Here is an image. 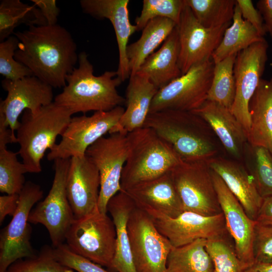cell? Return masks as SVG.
<instances>
[{
  "label": "cell",
  "instance_id": "6da1fadb",
  "mask_svg": "<svg viewBox=\"0 0 272 272\" xmlns=\"http://www.w3.org/2000/svg\"><path fill=\"white\" fill-rule=\"evenodd\" d=\"M14 35L19 40L15 58L51 87L63 88L66 76L78 61L71 33L56 24L31 26Z\"/></svg>",
  "mask_w": 272,
  "mask_h": 272
},
{
  "label": "cell",
  "instance_id": "7a4b0ae2",
  "mask_svg": "<svg viewBox=\"0 0 272 272\" xmlns=\"http://www.w3.org/2000/svg\"><path fill=\"white\" fill-rule=\"evenodd\" d=\"M144 126L154 130L182 161H207L220 156L218 138L208 124L192 112L167 109L151 113Z\"/></svg>",
  "mask_w": 272,
  "mask_h": 272
},
{
  "label": "cell",
  "instance_id": "3957f363",
  "mask_svg": "<svg viewBox=\"0 0 272 272\" xmlns=\"http://www.w3.org/2000/svg\"><path fill=\"white\" fill-rule=\"evenodd\" d=\"M79 65L66 77V85L54 101L73 114L90 111H107L122 106L125 99L117 87L122 82L116 71H106L100 76L93 74V66L88 54L82 51L78 55Z\"/></svg>",
  "mask_w": 272,
  "mask_h": 272
},
{
  "label": "cell",
  "instance_id": "277c9868",
  "mask_svg": "<svg viewBox=\"0 0 272 272\" xmlns=\"http://www.w3.org/2000/svg\"><path fill=\"white\" fill-rule=\"evenodd\" d=\"M73 113L68 109L56 103L42 107L32 113L25 110L16 130L19 154L28 173L41 171V161L47 150L56 144L58 135H61Z\"/></svg>",
  "mask_w": 272,
  "mask_h": 272
},
{
  "label": "cell",
  "instance_id": "5b68a950",
  "mask_svg": "<svg viewBox=\"0 0 272 272\" xmlns=\"http://www.w3.org/2000/svg\"><path fill=\"white\" fill-rule=\"evenodd\" d=\"M128 154L120 181L121 190L159 177L182 160L152 129L143 126L127 134Z\"/></svg>",
  "mask_w": 272,
  "mask_h": 272
},
{
  "label": "cell",
  "instance_id": "8992f818",
  "mask_svg": "<svg viewBox=\"0 0 272 272\" xmlns=\"http://www.w3.org/2000/svg\"><path fill=\"white\" fill-rule=\"evenodd\" d=\"M116 241L114 224L107 213L96 208L75 219L66 236V244L75 253L111 269Z\"/></svg>",
  "mask_w": 272,
  "mask_h": 272
},
{
  "label": "cell",
  "instance_id": "52a82bcc",
  "mask_svg": "<svg viewBox=\"0 0 272 272\" xmlns=\"http://www.w3.org/2000/svg\"><path fill=\"white\" fill-rule=\"evenodd\" d=\"M54 161V175L51 187L45 198L30 213V223L43 225L48 231L52 246L64 243L66 233L75 220L68 200L66 183L70 159Z\"/></svg>",
  "mask_w": 272,
  "mask_h": 272
},
{
  "label": "cell",
  "instance_id": "ba28073f",
  "mask_svg": "<svg viewBox=\"0 0 272 272\" xmlns=\"http://www.w3.org/2000/svg\"><path fill=\"white\" fill-rule=\"evenodd\" d=\"M43 196L39 185L26 182L19 194L15 213L1 232L0 272H7L9 267L19 259L33 257L37 254L31 244L32 228L28 218L33 207Z\"/></svg>",
  "mask_w": 272,
  "mask_h": 272
},
{
  "label": "cell",
  "instance_id": "9c48e42d",
  "mask_svg": "<svg viewBox=\"0 0 272 272\" xmlns=\"http://www.w3.org/2000/svg\"><path fill=\"white\" fill-rule=\"evenodd\" d=\"M214 65L212 58L195 64L159 89L149 113L167 109L193 111L200 107L207 99Z\"/></svg>",
  "mask_w": 272,
  "mask_h": 272
},
{
  "label": "cell",
  "instance_id": "30bf717a",
  "mask_svg": "<svg viewBox=\"0 0 272 272\" xmlns=\"http://www.w3.org/2000/svg\"><path fill=\"white\" fill-rule=\"evenodd\" d=\"M170 174L184 211L206 216L222 213L207 161H182Z\"/></svg>",
  "mask_w": 272,
  "mask_h": 272
},
{
  "label": "cell",
  "instance_id": "8fae6325",
  "mask_svg": "<svg viewBox=\"0 0 272 272\" xmlns=\"http://www.w3.org/2000/svg\"><path fill=\"white\" fill-rule=\"evenodd\" d=\"M127 231L137 272H167V258L173 247L149 215L135 206L129 216Z\"/></svg>",
  "mask_w": 272,
  "mask_h": 272
},
{
  "label": "cell",
  "instance_id": "7c38bea8",
  "mask_svg": "<svg viewBox=\"0 0 272 272\" xmlns=\"http://www.w3.org/2000/svg\"><path fill=\"white\" fill-rule=\"evenodd\" d=\"M124 110L119 106L107 111L94 112L91 116L73 117L61 135L60 142L49 150L47 160L85 155L90 146L117 125Z\"/></svg>",
  "mask_w": 272,
  "mask_h": 272
},
{
  "label": "cell",
  "instance_id": "4fadbf2b",
  "mask_svg": "<svg viewBox=\"0 0 272 272\" xmlns=\"http://www.w3.org/2000/svg\"><path fill=\"white\" fill-rule=\"evenodd\" d=\"M127 134L115 132L103 137L90 146L85 153L99 172L97 208L103 213H107L110 199L121 190V175L128 154Z\"/></svg>",
  "mask_w": 272,
  "mask_h": 272
},
{
  "label": "cell",
  "instance_id": "5bb4252c",
  "mask_svg": "<svg viewBox=\"0 0 272 272\" xmlns=\"http://www.w3.org/2000/svg\"><path fill=\"white\" fill-rule=\"evenodd\" d=\"M268 45L264 39L237 54L234 66L235 81L234 100L231 113L248 133L250 126L249 103L264 71Z\"/></svg>",
  "mask_w": 272,
  "mask_h": 272
},
{
  "label": "cell",
  "instance_id": "9a60e30c",
  "mask_svg": "<svg viewBox=\"0 0 272 272\" xmlns=\"http://www.w3.org/2000/svg\"><path fill=\"white\" fill-rule=\"evenodd\" d=\"M159 232L173 247H180L198 239L206 240L228 233L223 214L206 216L184 211L172 218L154 210H146Z\"/></svg>",
  "mask_w": 272,
  "mask_h": 272
},
{
  "label": "cell",
  "instance_id": "2e32d148",
  "mask_svg": "<svg viewBox=\"0 0 272 272\" xmlns=\"http://www.w3.org/2000/svg\"><path fill=\"white\" fill-rule=\"evenodd\" d=\"M230 24L215 28L203 27L184 1L180 19L176 25L180 45L179 66L182 75L193 65L212 58Z\"/></svg>",
  "mask_w": 272,
  "mask_h": 272
},
{
  "label": "cell",
  "instance_id": "e0dca14e",
  "mask_svg": "<svg viewBox=\"0 0 272 272\" xmlns=\"http://www.w3.org/2000/svg\"><path fill=\"white\" fill-rule=\"evenodd\" d=\"M2 86L7 96L0 102V119L14 134L22 113H34L53 102L52 87L33 76L16 81L5 79Z\"/></svg>",
  "mask_w": 272,
  "mask_h": 272
},
{
  "label": "cell",
  "instance_id": "ac0fdd59",
  "mask_svg": "<svg viewBox=\"0 0 272 272\" xmlns=\"http://www.w3.org/2000/svg\"><path fill=\"white\" fill-rule=\"evenodd\" d=\"M211 173L227 231L238 256L246 268L255 262L253 244L257 222L249 218L221 177L212 169Z\"/></svg>",
  "mask_w": 272,
  "mask_h": 272
},
{
  "label": "cell",
  "instance_id": "d6986e66",
  "mask_svg": "<svg viewBox=\"0 0 272 272\" xmlns=\"http://www.w3.org/2000/svg\"><path fill=\"white\" fill-rule=\"evenodd\" d=\"M100 187L98 170L86 154L72 157L66 188L75 219L85 216L97 208Z\"/></svg>",
  "mask_w": 272,
  "mask_h": 272
},
{
  "label": "cell",
  "instance_id": "ffe728a7",
  "mask_svg": "<svg viewBox=\"0 0 272 272\" xmlns=\"http://www.w3.org/2000/svg\"><path fill=\"white\" fill-rule=\"evenodd\" d=\"M128 0H81L84 13L98 19H107L112 24L116 35L119 54L117 77L123 82L130 78L126 49L130 37L137 31L131 24Z\"/></svg>",
  "mask_w": 272,
  "mask_h": 272
},
{
  "label": "cell",
  "instance_id": "44dd1931",
  "mask_svg": "<svg viewBox=\"0 0 272 272\" xmlns=\"http://www.w3.org/2000/svg\"><path fill=\"white\" fill-rule=\"evenodd\" d=\"M207 162L239 200L249 218L256 221L263 198L243 162L221 155Z\"/></svg>",
  "mask_w": 272,
  "mask_h": 272
},
{
  "label": "cell",
  "instance_id": "7402d4cb",
  "mask_svg": "<svg viewBox=\"0 0 272 272\" xmlns=\"http://www.w3.org/2000/svg\"><path fill=\"white\" fill-rule=\"evenodd\" d=\"M191 112L208 124L231 158L242 161L248 143L247 133L230 109L206 100L200 107Z\"/></svg>",
  "mask_w": 272,
  "mask_h": 272
},
{
  "label": "cell",
  "instance_id": "603a6c76",
  "mask_svg": "<svg viewBox=\"0 0 272 272\" xmlns=\"http://www.w3.org/2000/svg\"><path fill=\"white\" fill-rule=\"evenodd\" d=\"M124 191L136 207L143 211L154 210L172 218L184 212L170 171L156 178L137 184Z\"/></svg>",
  "mask_w": 272,
  "mask_h": 272
},
{
  "label": "cell",
  "instance_id": "cb8c5ba5",
  "mask_svg": "<svg viewBox=\"0 0 272 272\" xmlns=\"http://www.w3.org/2000/svg\"><path fill=\"white\" fill-rule=\"evenodd\" d=\"M159 90L146 77L136 74L129 78L125 95L126 108L110 134H125L144 126L152 102Z\"/></svg>",
  "mask_w": 272,
  "mask_h": 272
},
{
  "label": "cell",
  "instance_id": "d4e9b609",
  "mask_svg": "<svg viewBox=\"0 0 272 272\" xmlns=\"http://www.w3.org/2000/svg\"><path fill=\"white\" fill-rule=\"evenodd\" d=\"M180 45L177 26L161 47L149 56L137 74L147 78L160 89L182 75L179 66Z\"/></svg>",
  "mask_w": 272,
  "mask_h": 272
},
{
  "label": "cell",
  "instance_id": "484cf974",
  "mask_svg": "<svg viewBox=\"0 0 272 272\" xmlns=\"http://www.w3.org/2000/svg\"><path fill=\"white\" fill-rule=\"evenodd\" d=\"M135 206L130 197L122 190L112 197L107 205V213L111 216L116 231V248L111 269L117 272H137L127 231L128 217Z\"/></svg>",
  "mask_w": 272,
  "mask_h": 272
},
{
  "label": "cell",
  "instance_id": "4316f807",
  "mask_svg": "<svg viewBox=\"0 0 272 272\" xmlns=\"http://www.w3.org/2000/svg\"><path fill=\"white\" fill-rule=\"evenodd\" d=\"M250 126L248 143L272 154V79H261L249 103Z\"/></svg>",
  "mask_w": 272,
  "mask_h": 272
},
{
  "label": "cell",
  "instance_id": "83f0119b",
  "mask_svg": "<svg viewBox=\"0 0 272 272\" xmlns=\"http://www.w3.org/2000/svg\"><path fill=\"white\" fill-rule=\"evenodd\" d=\"M176 26L174 22L166 18L154 19L146 25L140 38L127 47L130 77L137 74L146 59L165 41Z\"/></svg>",
  "mask_w": 272,
  "mask_h": 272
},
{
  "label": "cell",
  "instance_id": "f1b7e54d",
  "mask_svg": "<svg viewBox=\"0 0 272 272\" xmlns=\"http://www.w3.org/2000/svg\"><path fill=\"white\" fill-rule=\"evenodd\" d=\"M263 39L255 28L242 18L236 2L232 23L226 29L212 59L217 63Z\"/></svg>",
  "mask_w": 272,
  "mask_h": 272
},
{
  "label": "cell",
  "instance_id": "f546056e",
  "mask_svg": "<svg viewBox=\"0 0 272 272\" xmlns=\"http://www.w3.org/2000/svg\"><path fill=\"white\" fill-rule=\"evenodd\" d=\"M206 239H198L180 247H173L167 261V272H214L206 250Z\"/></svg>",
  "mask_w": 272,
  "mask_h": 272
},
{
  "label": "cell",
  "instance_id": "4dcf8cb0",
  "mask_svg": "<svg viewBox=\"0 0 272 272\" xmlns=\"http://www.w3.org/2000/svg\"><path fill=\"white\" fill-rule=\"evenodd\" d=\"M25 24L47 25L40 11L34 4L29 5L20 0H2L0 3V41L12 34L18 26Z\"/></svg>",
  "mask_w": 272,
  "mask_h": 272
},
{
  "label": "cell",
  "instance_id": "1f68e13d",
  "mask_svg": "<svg viewBox=\"0 0 272 272\" xmlns=\"http://www.w3.org/2000/svg\"><path fill=\"white\" fill-rule=\"evenodd\" d=\"M243 161L261 197L272 196V154L265 148L247 143Z\"/></svg>",
  "mask_w": 272,
  "mask_h": 272
},
{
  "label": "cell",
  "instance_id": "d6a6232c",
  "mask_svg": "<svg viewBox=\"0 0 272 272\" xmlns=\"http://www.w3.org/2000/svg\"><path fill=\"white\" fill-rule=\"evenodd\" d=\"M197 21L207 28L230 24L236 0H184Z\"/></svg>",
  "mask_w": 272,
  "mask_h": 272
},
{
  "label": "cell",
  "instance_id": "836d02e7",
  "mask_svg": "<svg viewBox=\"0 0 272 272\" xmlns=\"http://www.w3.org/2000/svg\"><path fill=\"white\" fill-rule=\"evenodd\" d=\"M237 54L214 63L213 79L207 99L230 109L235 95L234 66Z\"/></svg>",
  "mask_w": 272,
  "mask_h": 272
},
{
  "label": "cell",
  "instance_id": "e575fe53",
  "mask_svg": "<svg viewBox=\"0 0 272 272\" xmlns=\"http://www.w3.org/2000/svg\"><path fill=\"white\" fill-rule=\"evenodd\" d=\"M229 236L228 232L206 240V250L214 272H244L246 267L238 256Z\"/></svg>",
  "mask_w": 272,
  "mask_h": 272
},
{
  "label": "cell",
  "instance_id": "d590c367",
  "mask_svg": "<svg viewBox=\"0 0 272 272\" xmlns=\"http://www.w3.org/2000/svg\"><path fill=\"white\" fill-rule=\"evenodd\" d=\"M17 154L0 146V191L7 194H19L26 183L24 174L28 171Z\"/></svg>",
  "mask_w": 272,
  "mask_h": 272
},
{
  "label": "cell",
  "instance_id": "8d00e7d4",
  "mask_svg": "<svg viewBox=\"0 0 272 272\" xmlns=\"http://www.w3.org/2000/svg\"><path fill=\"white\" fill-rule=\"evenodd\" d=\"M184 0H144L139 16L135 19L137 31L142 30L151 20L157 18H166L178 24Z\"/></svg>",
  "mask_w": 272,
  "mask_h": 272
},
{
  "label": "cell",
  "instance_id": "74e56055",
  "mask_svg": "<svg viewBox=\"0 0 272 272\" xmlns=\"http://www.w3.org/2000/svg\"><path fill=\"white\" fill-rule=\"evenodd\" d=\"M7 272H74L62 265L55 257L53 247L43 246L36 256L19 259Z\"/></svg>",
  "mask_w": 272,
  "mask_h": 272
},
{
  "label": "cell",
  "instance_id": "f35d334b",
  "mask_svg": "<svg viewBox=\"0 0 272 272\" xmlns=\"http://www.w3.org/2000/svg\"><path fill=\"white\" fill-rule=\"evenodd\" d=\"M19 40L11 36L0 43V74L5 79L18 80L33 76L31 71L15 58Z\"/></svg>",
  "mask_w": 272,
  "mask_h": 272
},
{
  "label": "cell",
  "instance_id": "ab89813d",
  "mask_svg": "<svg viewBox=\"0 0 272 272\" xmlns=\"http://www.w3.org/2000/svg\"><path fill=\"white\" fill-rule=\"evenodd\" d=\"M53 252L60 263L77 272H111L99 264L75 253L66 243L53 247Z\"/></svg>",
  "mask_w": 272,
  "mask_h": 272
},
{
  "label": "cell",
  "instance_id": "60d3db41",
  "mask_svg": "<svg viewBox=\"0 0 272 272\" xmlns=\"http://www.w3.org/2000/svg\"><path fill=\"white\" fill-rule=\"evenodd\" d=\"M253 252L255 261L272 262V225L257 222L254 230Z\"/></svg>",
  "mask_w": 272,
  "mask_h": 272
},
{
  "label": "cell",
  "instance_id": "b9f144b4",
  "mask_svg": "<svg viewBox=\"0 0 272 272\" xmlns=\"http://www.w3.org/2000/svg\"><path fill=\"white\" fill-rule=\"evenodd\" d=\"M242 18L249 23L262 36L266 33L263 18L251 0H236Z\"/></svg>",
  "mask_w": 272,
  "mask_h": 272
},
{
  "label": "cell",
  "instance_id": "7bdbcfd3",
  "mask_svg": "<svg viewBox=\"0 0 272 272\" xmlns=\"http://www.w3.org/2000/svg\"><path fill=\"white\" fill-rule=\"evenodd\" d=\"M31 1L40 11L47 25H52L57 24L60 10L56 6L55 0H31Z\"/></svg>",
  "mask_w": 272,
  "mask_h": 272
},
{
  "label": "cell",
  "instance_id": "ee69618b",
  "mask_svg": "<svg viewBox=\"0 0 272 272\" xmlns=\"http://www.w3.org/2000/svg\"><path fill=\"white\" fill-rule=\"evenodd\" d=\"M19 194H6L0 196V224L7 216H13L18 206Z\"/></svg>",
  "mask_w": 272,
  "mask_h": 272
},
{
  "label": "cell",
  "instance_id": "f6af8a7d",
  "mask_svg": "<svg viewBox=\"0 0 272 272\" xmlns=\"http://www.w3.org/2000/svg\"><path fill=\"white\" fill-rule=\"evenodd\" d=\"M256 7L263 18L266 31L272 39V0H259Z\"/></svg>",
  "mask_w": 272,
  "mask_h": 272
},
{
  "label": "cell",
  "instance_id": "bcb514c9",
  "mask_svg": "<svg viewBox=\"0 0 272 272\" xmlns=\"http://www.w3.org/2000/svg\"><path fill=\"white\" fill-rule=\"evenodd\" d=\"M256 221L260 224L272 225V196L263 198Z\"/></svg>",
  "mask_w": 272,
  "mask_h": 272
},
{
  "label": "cell",
  "instance_id": "7dc6e473",
  "mask_svg": "<svg viewBox=\"0 0 272 272\" xmlns=\"http://www.w3.org/2000/svg\"><path fill=\"white\" fill-rule=\"evenodd\" d=\"M16 135L13 133L3 120L0 119V146H6L8 144L17 143Z\"/></svg>",
  "mask_w": 272,
  "mask_h": 272
},
{
  "label": "cell",
  "instance_id": "c3c4849f",
  "mask_svg": "<svg viewBox=\"0 0 272 272\" xmlns=\"http://www.w3.org/2000/svg\"><path fill=\"white\" fill-rule=\"evenodd\" d=\"M244 272H272V262L255 261Z\"/></svg>",
  "mask_w": 272,
  "mask_h": 272
}]
</instances>
